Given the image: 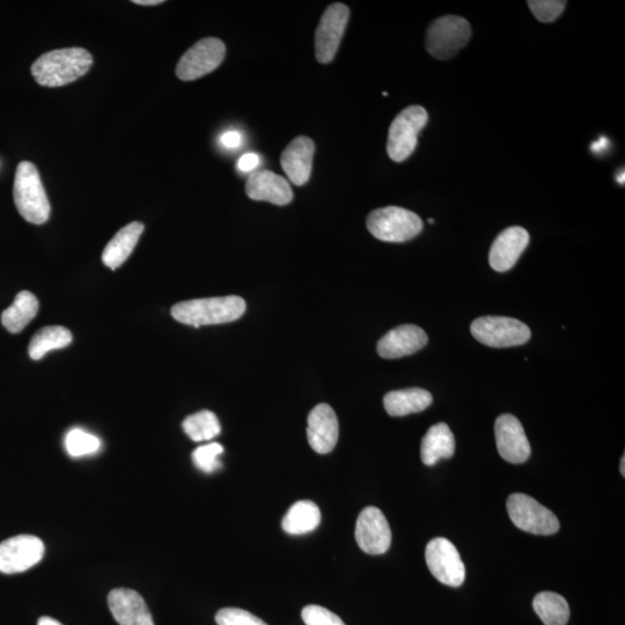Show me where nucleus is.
<instances>
[{
  "label": "nucleus",
  "instance_id": "obj_34",
  "mask_svg": "<svg viewBox=\"0 0 625 625\" xmlns=\"http://www.w3.org/2000/svg\"><path fill=\"white\" fill-rule=\"evenodd\" d=\"M260 156L256 153H246L238 160V169L242 173H250L255 171L260 165Z\"/></svg>",
  "mask_w": 625,
  "mask_h": 625
},
{
  "label": "nucleus",
  "instance_id": "obj_29",
  "mask_svg": "<svg viewBox=\"0 0 625 625\" xmlns=\"http://www.w3.org/2000/svg\"><path fill=\"white\" fill-rule=\"evenodd\" d=\"M65 448L72 458H83L99 452L101 440L82 429H73L65 437Z\"/></svg>",
  "mask_w": 625,
  "mask_h": 625
},
{
  "label": "nucleus",
  "instance_id": "obj_8",
  "mask_svg": "<svg viewBox=\"0 0 625 625\" xmlns=\"http://www.w3.org/2000/svg\"><path fill=\"white\" fill-rule=\"evenodd\" d=\"M507 512L521 531L535 535H553L560 531V521L538 500L524 494H513L507 499Z\"/></svg>",
  "mask_w": 625,
  "mask_h": 625
},
{
  "label": "nucleus",
  "instance_id": "obj_40",
  "mask_svg": "<svg viewBox=\"0 0 625 625\" xmlns=\"http://www.w3.org/2000/svg\"><path fill=\"white\" fill-rule=\"evenodd\" d=\"M617 181H619L620 183H622V185H624V171H622V174L617 175Z\"/></svg>",
  "mask_w": 625,
  "mask_h": 625
},
{
  "label": "nucleus",
  "instance_id": "obj_14",
  "mask_svg": "<svg viewBox=\"0 0 625 625\" xmlns=\"http://www.w3.org/2000/svg\"><path fill=\"white\" fill-rule=\"evenodd\" d=\"M495 436L498 453L505 461L519 465L531 457V445L524 426L516 416H499L495 424Z\"/></svg>",
  "mask_w": 625,
  "mask_h": 625
},
{
  "label": "nucleus",
  "instance_id": "obj_12",
  "mask_svg": "<svg viewBox=\"0 0 625 625\" xmlns=\"http://www.w3.org/2000/svg\"><path fill=\"white\" fill-rule=\"evenodd\" d=\"M44 543L34 535L13 536L0 543V572L5 575L25 572L40 563Z\"/></svg>",
  "mask_w": 625,
  "mask_h": 625
},
{
  "label": "nucleus",
  "instance_id": "obj_13",
  "mask_svg": "<svg viewBox=\"0 0 625 625\" xmlns=\"http://www.w3.org/2000/svg\"><path fill=\"white\" fill-rule=\"evenodd\" d=\"M355 534L359 548L366 554L382 555L391 548V527L385 514L377 507H366L359 514Z\"/></svg>",
  "mask_w": 625,
  "mask_h": 625
},
{
  "label": "nucleus",
  "instance_id": "obj_31",
  "mask_svg": "<svg viewBox=\"0 0 625 625\" xmlns=\"http://www.w3.org/2000/svg\"><path fill=\"white\" fill-rule=\"evenodd\" d=\"M529 9L534 17L544 24H549L562 16L566 2L561 0H529Z\"/></svg>",
  "mask_w": 625,
  "mask_h": 625
},
{
  "label": "nucleus",
  "instance_id": "obj_6",
  "mask_svg": "<svg viewBox=\"0 0 625 625\" xmlns=\"http://www.w3.org/2000/svg\"><path fill=\"white\" fill-rule=\"evenodd\" d=\"M470 332L480 343L491 348H511L531 340V329L524 322L505 316H483L470 326Z\"/></svg>",
  "mask_w": 625,
  "mask_h": 625
},
{
  "label": "nucleus",
  "instance_id": "obj_22",
  "mask_svg": "<svg viewBox=\"0 0 625 625\" xmlns=\"http://www.w3.org/2000/svg\"><path fill=\"white\" fill-rule=\"evenodd\" d=\"M455 452V438L446 423L431 426L422 440L421 457L425 466H435L441 459H451Z\"/></svg>",
  "mask_w": 625,
  "mask_h": 625
},
{
  "label": "nucleus",
  "instance_id": "obj_10",
  "mask_svg": "<svg viewBox=\"0 0 625 625\" xmlns=\"http://www.w3.org/2000/svg\"><path fill=\"white\" fill-rule=\"evenodd\" d=\"M428 568L441 584L459 587L465 582L466 568L454 544L444 538H436L425 549Z\"/></svg>",
  "mask_w": 625,
  "mask_h": 625
},
{
  "label": "nucleus",
  "instance_id": "obj_3",
  "mask_svg": "<svg viewBox=\"0 0 625 625\" xmlns=\"http://www.w3.org/2000/svg\"><path fill=\"white\" fill-rule=\"evenodd\" d=\"M14 203L22 218L34 225L48 222L50 203L42 185L38 168L29 161H21L13 186Z\"/></svg>",
  "mask_w": 625,
  "mask_h": 625
},
{
  "label": "nucleus",
  "instance_id": "obj_27",
  "mask_svg": "<svg viewBox=\"0 0 625 625\" xmlns=\"http://www.w3.org/2000/svg\"><path fill=\"white\" fill-rule=\"evenodd\" d=\"M533 608L544 625H566L570 620L568 601L561 594L541 592L534 598Z\"/></svg>",
  "mask_w": 625,
  "mask_h": 625
},
{
  "label": "nucleus",
  "instance_id": "obj_11",
  "mask_svg": "<svg viewBox=\"0 0 625 625\" xmlns=\"http://www.w3.org/2000/svg\"><path fill=\"white\" fill-rule=\"evenodd\" d=\"M349 7L341 3L328 6L315 33V55L321 64L333 62L347 28Z\"/></svg>",
  "mask_w": 625,
  "mask_h": 625
},
{
  "label": "nucleus",
  "instance_id": "obj_41",
  "mask_svg": "<svg viewBox=\"0 0 625 625\" xmlns=\"http://www.w3.org/2000/svg\"><path fill=\"white\" fill-rule=\"evenodd\" d=\"M429 223H430V224H433V223H435V220H433V219H429Z\"/></svg>",
  "mask_w": 625,
  "mask_h": 625
},
{
  "label": "nucleus",
  "instance_id": "obj_32",
  "mask_svg": "<svg viewBox=\"0 0 625 625\" xmlns=\"http://www.w3.org/2000/svg\"><path fill=\"white\" fill-rule=\"evenodd\" d=\"M218 625H268L259 617L239 608L220 609L216 615Z\"/></svg>",
  "mask_w": 625,
  "mask_h": 625
},
{
  "label": "nucleus",
  "instance_id": "obj_23",
  "mask_svg": "<svg viewBox=\"0 0 625 625\" xmlns=\"http://www.w3.org/2000/svg\"><path fill=\"white\" fill-rule=\"evenodd\" d=\"M432 401L431 393L425 389L408 388L388 393L384 399V406L389 416L403 417L422 413L431 406Z\"/></svg>",
  "mask_w": 625,
  "mask_h": 625
},
{
  "label": "nucleus",
  "instance_id": "obj_16",
  "mask_svg": "<svg viewBox=\"0 0 625 625\" xmlns=\"http://www.w3.org/2000/svg\"><path fill=\"white\" fill-rule=\"evenodd\" d=\"M529 233L520 226H512L498 235L492 244L489 262L497 272H506L516 266L529 245Z\"/></svg>",
  "mask_w": 625,
  "mask_h": 625
},
{
  "label": "nucleus",
  "instance_id": "obj_2",
  "mask_svg": "<svg viewBox=\"0 0 625 625\" xmlns=\"http://www.w3.org/2000/svg\"><path fill=\"white\" fill-rule=\"evenodd\" d=\"M246 308V301L238 296L194 299L176 304L172 316L183 325L200 328L237 321Z\"/></svg>",
  "mask_w": 625,
  "mask_h": 625
},
{
  "label": "nucleus",
  "instance_id": "obj_5",
  "mask_svg": "<svg viewBox=\"0 0 625 625\" xmlns=\"http://www.w3.org/2000/svg\"><path fill=\"white\" fill-rule=\"evenodd\" d=\"M429 121L422 106H410L395 117L388 132L387 152L395 163H402L414 153L418 135Z\"/></svg>",
  "mask_w": 625,
  "mask_h": 625
},
{
  "label": "nucleus",
  "instance_id": "obj_1",
  "mask_svg": "<svg viewBox=\"0 0 625 625\" xmlns=\"http://www.w3.org/2000/svg\"><path fill=\"white\" fill-rule=\"evenodd\" d=\"M93 57L83 48H66L43 54L32 65V75L41 86L62 87L76 82L92 68Z\"/></svg>",
  "mask_w": 625,
  "mask_h": 625
},
{
  "label": "nucleus",
  "instance_id": "obj_38",
  "mask_svg": "<svg viewBox=\"0 0 625 625\" xmlns=\"http://www.w3.org/2000/svg\"><path fill=\"white\" fill-rule=\"evenodd\" d=\"M38 625H63V624L56 621L55 619H51V617L43 616L39 620Z\"/></svg>",
  "mask_w": 625,
  "mask_h": 625
},
{
  "label": "nucleus",
  "instance_id": "obj_19",
  "mask_svg": "<svg viewBox=\"0 0 625 625\" xmlns=\"http://www.w3.org/2000/svg\"><path fill=\"white\" fill-rule=\"evenodd\" d=\"M246 194L253 201L269 202L279 207L293 200L290 183L271 171L253 172L246 182Z\"/></svg>",
  "mask_w": 625,
  "mask_h": 625
},
{
  "label": "nucleus",
  "instance_id": "obj_36",
  "mask_svg": "<svg viewBox=\"0 0 625 625\" xmlns=\"http://www.w3.org/2000/svg\"><path fill=\"white\" fill-rule=\"evenodd\" d=\"M609 145V141L606 137H601L598 142L592 144L591 149L594 153L604 152Z\"/></svg>",
  "mask_w": 625,
  "mask_h": 625
},
{
  "label": "nucleus",
  "instance_id": "obj_37",
  "mask_svg": "<svg viewBox=\"0 0 625 625\" xmlns=\"http://www.w3.org/2000/svg\"><path fill=\"white\" fill-rule=\"evenodd\" d=\"M132 3L143 6H154L163 4L164 0H134Z\"/></svg>",
  "mask_w": 625,
  "mask_h": 625
},
{
  "label": "nucleus",
  "instance_id": "obj_15",
  "mask_svg": "<svg viewBox=\"0 0 625 625\" xmlns=\"http://www.w3.org/2000/svg\"><path fill=\"white\" fill-rule=\"evenodd\" d=\"M340 435V425L329 404H318L308 415L307 438L312 450L318 454L332 452Z\"/></svg>",
  "mask_w": 625,
  "mask_h": 625
},
{
  "label": "nucleus",
  "instance_id": "obj_39",
  "mask_svg": "<svg viewBox=\"0 0 625 625\" xmlns=\"http://www.w3.org/2000/svg\"><path fill=\"white\" fill-rule=\"evenodd\" d=\"M620 469H621V474L624 477L625 476V457H624V455H623L622 460H621V467H620Z\"/></svg>",
  "mask_w": 625,
  "mask_h": 625
},
{
  "label": "nucleus",
  "instance_id": "obj_18",
  "mask_svg": "<svg viewBox=\"0 0 625 625\" xmlns=\"http://www.w3.org/2000/svg\"><path fill=\"white\" fill-rule=\"evenodd\" d=\"M429 342L422 328L403 325L388 332L378 342V354L385 359H397L416 354Z\"/></svg>",
  "mask_w": 625,
  "mask_h": 625
},
{
  "label": "nucleus",
  "instance_id": "obj_26",
  "mask_svg": "<svg viewBox=\"0 0 625 625\" xmlns=\"http://www.w3.org/2000/svg\"><path fill=\"white\" fill-rule=\"evenodd\" d=\"M71 343L72 334L69 329L61 326L44 327L32 337L28 354L33 360H40L49 351L66 348Z\"/></svg>",
  "mask_w": 625,
  "mask_h": 625
},
{
  "label": "nucleus",
  "instance_id": "obj_35",
  "mask_svg": "<svg viewBox=\"0 0 625 625\" xmlns=\"http://www.w3.org/2000/svg\"><path fill=\"white\" fill-rule=\"evenodd\" d=\"M219 141L220 144L225 147V149H238V147H240L242 144V135L239 131H226L225 134L220 137Z\"/></svg>",
  "mask_w": 625,
  "mask_h": 625
},
{
  "label": "nucleus",
  "instance_id": "obj_17",
  "mask_svg": "<svg viewBox=\"0 0 625 625\" xmlns=\"http://www.w3.org/2000/svg\"><path fill=\"white\" fill-rule=\"evenodd\" d=\"M108 605L120 625H154L142 595L130 588H115L108 595Z\"/></svg>",
  "mask_w": 625,
  "mask_h": 625
},
{
  "label": "nucleus",
  "instance_id": "obj_4",
  "mask_svg": "<svg viewBox=\"0 0 625 625\" xmlns=\"http://www.w3.org/2000/svg\"><path fill=\"white\" fill-rule=\"evenodd\" d=\"M366 224L374 238L386 242H406L423 231L421 217L413 211L399 207L372 211Z\"/></svg>",
  "mask_w": 625,
  "mask_h": 625
},
{
  "label": "nucleus",
  "instance_id": "obj_28",
  "mask_svg": "<svg viewBox=\"0 0 625 625\" xmlns=\"http://www.w3.org/2000/svg\"><path fill=\"white\" fill-rule=\"evenodd\" d=\"M183 431L196 443L215 439L222 432L218 417L209 410L188 416L182 423Z\"/></svg>",
  "mask_w": 625,
  "mask_h": 625
},
{
  "label": "nucleus",
  "instance_id": "obj_9",
  "mask_svg": "<svg viewBox=\"0 0 625 625\" xmlns=\"http://www.w3.org/2000/svg\"><path fill=\"white\" fill-rule=\"evenodd\" d=\"M226 47L222 40L208 38L198 41L186 51L176 66V76L183 82H193L215 71L223 63Z\"/></svg>",
  "mask_w": 625,
  "mask_h": 625
},
{
  "label": "nucleus",
  "instance_id": "obj_25",
  "mask_svg": "<svg viewBox=\"0 0 625 625\" xmlns=\"http://www.w3.org/2000/svg\"><path fill=\"white\" fill-rule=\"evenodd\" d=\"M321 522L319 506L311 500H300L291 506L283 519L282 527L290 535H304L315 531Z\"/></svg>",
  "mask_w": 625,
  "mask_h": 625
},
{
  "label": "nucleus",
  "instance_id": "obj_21",
  "mask_svg": "<svg viewBox=\"0 0 625 625\" xmlns=\"http://www.w3.org/2000/svg\"><path fill=\"white\" fill-rule=\"evenodd\" d=\"M144 230L142 223L134 222L117 232L102 253V262L105 266L112 270L119 269L134 252Z\"/></svg>",
  "mask_w": 625,
  "mask_h": 625
},
{
  "label": "nucleus",
  "instance_id": "obj_20",
  "mask_svg": "<svg viewBox=\"0 0 625 625\" xmlns=\"http://www.w3.org/2000/svg\"><path fill=\"white\" fill-rule=\"evenodd\" d=\"M314 152V142L305 136L293 139L284 150L281 164L285 174L294 185L304 186L310 181Z\"/></svg>",
  "mask_w": 625,
  "mask_h": 625
},
{
  "label": "nucleus",
  "instance_id": "obj_33",
  "mask_svg": "<svg viewBox=\"0 0 625 625\" xmlns=\"http://www.w3.org/2000/svg\"><path fill=\"white\" fill-rule=\"evenodd\" d=\"M306 625H345L333 612L321 606H307L301 612Z\"/></svg>",
  "mask_w": 625,
  "mask_h": 625
},
{
  "label": "nucleus",
  "instance_id": "obj_7",
  "mask_svg": "<svg viewBox=\"0 0 625 625\" xmlns=\"http://www.w3.org/2000/svg\"><path fill=\"white\" fill-rule=\"evenodd\" d=\"M472 27L466 19L457 16L441 17L432 22L426 34V49L437 60H450L467 46Z\"/></svg>",
  "mask_w": 625,
  "mask_h": 625
},
{
  "label": "nucleus",
  "instance_id": "obj_30",
  "mask_svg": "<svg viewBox=\"0 0 625 625\" xmlns=\"http://www.w3.org/2000/svg\"><path fill=\"white\" fill-rule=\"evenodd\" d=\"M224 453V447L218 443H211L196 448L191 455L194 465L203 473L212 474L222 468L220 457Z\"/></svg>",
  "mask_w": 625,
  "mask_h": 625
},
{
  "label": "nucleus",
  "instance_id": "obj_24",
  "mask_svg": "<svg viewBox=\"0 0 625 625\" xmlns=\"http://www.w3.org/2000/svg\"><path fill=\"white\" fill-rule=\"evenodd\" d=\"M39 300L32 292L21 291L13 304L2 314L3 326L12 334H19L39 312Z\"/></svg>",
  "mask_w": 625,
  "mask_h": 625
}]
</instances>
